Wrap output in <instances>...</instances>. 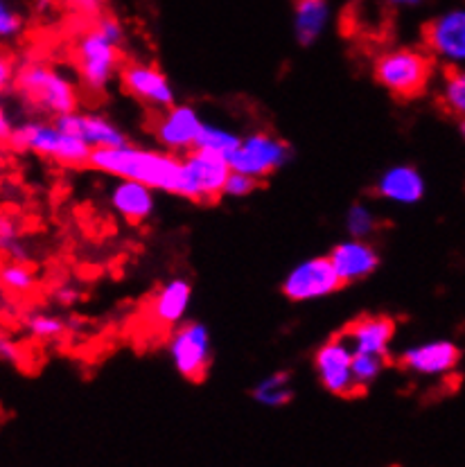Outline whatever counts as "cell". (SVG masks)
I'll return each mask as SVG.
<instances>
[{
    "label": "cell",
    "instance_id": "6da1fadb",
    "mask_svg": "<svg viewBox=\"0 0 465 467\" xmlns=\"http://www.w3.org/2000/svg\"><path fill=\"white\" fill-rule=\"evenodd\" d=\"M93 170L113 179H129L139 183L150 185L156 192L174 194L179 192V181H181V159L170 151L145 150L125 142L111 150H93L91 154Z\"/></svg>",
    "mask_w": 465,
    "mask_h": 467
},
{
    "label": "cell",
    "instance_id": "7a4b0ae2",
    "mask_svg": "<svg viewBox=\"0 0 465 467\" xmlns=\"http://www.w3.org/2000/svg\"><path fill=\"white\" fill-rule=\"evenodd\" d=\"M18 98L30 111L50 116L52 120L78 111L79 93L73 79L46 61H26L14 75Z\"/></svg>",
    "mask_w": 465,
    "mask_h": 467
},
{
    "label": "cell",
    "instance_id": "3957f363",
    "mask_svg": "<svg viewBox=\"0 0 465 467\" xmlns=\"http://www.w3.org/2000/svg\"><path fill=\"white\" fill-rule=\"evenodd\" d=\"M373 78L393 98H420L434 78V57L418 47H391L375 59Z\"/></svg>",
    "mask_w": 465,
    "mask_h": 467
},
{
    "label": "cell",
    "instance_id": "277c9868",
    "mask_svg": "<svg viewBox=\"0 0 465 467\" xmlns=\"http://www.w3.org/2000/svg\"><path fill=\"white\" fill-rule=\"evenodd\" d=\"M120 43L111 41L95 23L75 39L73 59L82 88L91 95H102L113 79L120 78Z\"/></svg>",
    "mask_w": 465,
    "mask_h": 467
},
{
    "label": "cell",
    "instance_id": "5b68a950",
    "mask_svg": "<svg viewBox=\"0 0 465 467\" xmlns=\"http://www.w3.org/2000/svg\"><path fill=\"white\" fill-rule=\"evenodd\" d=\"M16 150L32 151L36 156L55 161L59 165H68V168H82V165L91 163L93 150L82 140V138L66 133L52 122L44 120H27L23 125L12 129L9 136Z\"/></svg>",
    "mask_w": 465,
    "mask_h": 467
},
{
    "label": "cell",
    "instance_id": "8992f818",
    "mask_svg": "<svg viewBox=\"0 0 465 467\" xmlns=\"http://www.w3.org/2000/svg\"><path fill=\"white\" fill-rule=\"evenodd\" d=\"M231 165L224 156L212 151L192 150L181 156V181H179L177 197L192 203H212L224 194L226 179Z\"/></svg>",
    "mask_w": 465,
    "mask_h": 467
},
{
    "label": "cell",
    "instance_id": "52a82bcc",
    "mask_svg": "<svg viewBox=\"0 0 465 467\" xmlns=\"http://www.w3.org/2000/svg\"><path fill=\"white\" fill-rule=\"evenodd\" d=\"M168 355L183 379L202 382L212 364L211 330L199 321H183L170 335Z\"/></svg>",
    "mask_w": 465,
    "mask_h": 467
},
{
    "label": "cell",
    "instance_id": "ba28073f",
    "mask_svg": "<svg viewBox=\"0 0 465 467\" xmlns=\"http://www.w3.org/2000/svg\"><path fill=\"white\" fill-rule=\"evenodd\" d=\"M292 161V147L272 131H253L242 138L240 147L232 151L229 165L232 171H242L263 181L274 171L283 170Z\"/></svg>",
    "mask_w": 465,
    "mask_h": 467
},
{
    "label": "cell",
    "instance_id": "9c48e42d",
    "mask_svg": "<svg viewBox=\"0 0 465 467\" xmlns=\"http://www.w3.org/2000/svg\"><path fill=\"white\" fill-rule=\"evenodd\" d=\"M344 287V283L336 275L327 255H315L298 262L284 275L280 292L292 303H312V300H324L336 294Z\"/></svg>",
    "mask_w": 465,
    "mask_h": 467
},
{
    "label": "cell",
    "instance_id": "30bf717a",
    "mask_svg": "<svg viewBox=\"0 0 465 467\" xmlns=\"http://www.w3.org/2000/svg\"><path fill=\"white\" fill-rule=\"evenodd\" d=\"M353 348L341 335L321 343L315 352V370L319 384L336 398H357L362 395L353 375Z\"/></svg>",
    "mask_w": 465,
    "mask_h": 467
},
{
    "label": "cell",
    "instance_id": "8fae6325",
    "mask_svg": "<svg viewBox=\"0 0 465 467\" xmlns=\"http://www.w3.org/2000/svg\"><path fill=\"white\" fill-rule=\"evenodd\" d=\"M120 86L129 98L150 109L151 113L165 111V109L177 104L174 86L168 75L154 64L147 61H127L120 70Z\"/></svg>",
    "mask_w": 465,
    "mask_h": 467
},
{
    "label": "cell",
    "instance_id": "7c38bea8",
    "mask_svg": "<svg viewBox=\"0 0 465 467\" xmlns=\"http://www.w3.org/2000/svg\"><path fill=\"white\" fill-rule=\"evenodd\" d=\"M425 50L448 68H465V7L431 18L422 30Z\"/></svg>",
    "mask_w": 465,
    "mask_h": 467
},
{
    "label": "cell",
    "instance_id": "4fadbf2b",
    "mask_svg": "<svg viewBox=\"0 0 465 467\" xmlns=\"http://www.w3.org/2000/svg\"><path fill=\"white\" fill-rule=\"evenodd\" d=\"M203 120L199 118L197 109L190 104H174L165 111H156L151 118L150 131L159 147L170 154H190L197 145L199 131H202Z\"/></svg>",
    "mask_w": 465,
    "mask_h": 467
},
{
    "label": "cell",
    "instance_id": "5bb4252c",
    "mask_svg": "<svg viewBox=\"0 0 465 467\" xmlns=\"http://www.w3.org/2000/svg\"><path fill=\"white\" fill-rule=\"evenodd\" d=\"M400 366L407 373L420 378H443L461 361V348L450 339H431L407 348L400 355Z\"/></svg>",
    "mask_w": 465,
    "mask_h": 467
},
{
    "label": "cell",
    "instance_id": "9a60e30c",
    "mask_svg": "<svg viewBox=\"0 0 465 467\" xmlns=\"http://www.w3.org/2000/svg\"><path fill=\"white\" fill-rule=\"evenodd\" d=\"M327 257L344 287L371 278L382 265V255L371 240H353V237L332 246Z\"/></svg>",
    "mask_w": 465,
    "mask_h": 467
},
{
    "label": "cell",
    "instance_id": "2e32d148",
    "mask_svg": "<svg viewBox=\"0 0 465 467\" xmlns=\"http://www.w3.org/2000/svg\"><path fill=\"white\" fill-rule=\"evenodd\" d=\"M341 337L357 355L388 357L393 337H396V321L384 314H364L350 321Z\"/></svg>",
    "mask_w": 465,
    "mask_h": 467
},
{
    "label": "cell",
    "instance_id": "e0dca14e",
    "mask_svg": "<svg viewBox=\"0 0 465 467\" xmlns=\"http://www.w3.org/2000/svg\"><path fill=\"white\" fill-rule=\"evenodd\" d=\"M373 190L379 199H384L388 203H396V206H416L425 197L427 183L418 168H414L409 163H398L387 168L377 176Z\"/></svg>",
    "mask_w": 465,
    "mask_h": 467
},
{
    "label": "cell",
    "instance_id": "ac0fdd59",
    "mask_svg": "<svg viewBox=\"0 0 465 467\" xmlns=\"http://www.w3.org/2000/svg\"><path fill=\"white\" fill-rule=\"evenodd\" d=\"M55 125L64 129L66 133L82 138L91 150H111L127 142V136L122 129L113 125L108 118L95 116V113H66V116L55 118Z\"/></svg>",
    "mask_w": 465,
    "mask_h": 467
},
{
    "label": "cell",
    "instance_id": "d6986e66",
    "mask_svg": "<svg viewBox=\"0 0 465 467\" xmlns=\"http://www.w3.org/2000/svg\"><path fill=\"white\" fill-rule=\"evenodd\" d=\"M190 303H192V285L186 278H170L160 285L151 296L150 314L151 321L159 327H177L186 321Z\"/></svg>",
    "mask_w": 465,
    "mask_h": 467
},
{
    "label": "cell",
    "instance_id": "ffe728a7",
    "mask_svg": "<svg viewBox=\"0 0 465 467\" xmlns=\"http://www.w3.org/2000/svg\"><path fill=\"white\" fill-rule=\"evenodd\" d=\"M108 203L129 223H142L156 211V190L139 181L118 179L108 192Z\"/></svg>",
    "mask_w": 465,
    "mask_h": 467
},
{
    "label": "cell",
    "instance_id": "44dd1931",
    "mask_svg": "<svg viewBox=\"0 0 465 467\" xmlns=\"http://www.w3.org/2000/svg\"><path fill=\"white\" fill-rule=\"evenodd\" d=\"M327 21H330L327 0H296V5H294V36H296L298 46H315L324 36Z\"/></svg>",
    "mask_w": 465,
    "mask_h": 467
},
{
    "label": "cell",
    "instance_id": "7402d4cb",
    "mask_svg": "<svg viewBox=\"0 0 465 467\" xmlns=\"http://www.w3.org/2000/svg\"><path fill=\"white\" fill-rule=\"evenodd\" d=\"M253 400L267 409L287 407L294 400V386L292 373L289 370H274V373L264 375L258 384L251 390Z\"/></svg>",
    "mask_w": 465,
    "mask_h": 467
},
{
    "label": "cell",
    "instance_id": "603a6c76",
    "mask_svg": "<svg viewBox=\"0 0 465 467\" xmlns=\"http://www.w3.org/2000/svg\"><path fill=\"white\" fill-rule=\"evenodd\" d=\"M240 142H242V138L237 136L235 131H231L229 127L215 125V122H203L194 150L212 151V154L224 156V159L229 161L232 156V151L240 147Z\"/></svg>",
    "mask_w": 465,
    "mask_h": 467
},
{
    "label": "cell",
    "instance_id": "cb8c5ba5",
    "mask_svg": "<svg viewBox=\"0 0 465 467\" xmlns=\"http://www.w3.org/2000/svg\"><path fill=\"white\" fill-rule=\"evenodd\" d=\"M439 104L450 116L465 118V68H448L439 88Z\"/></svg>",
    "mask_w": 465,
    "mask_h": 467
},
{
    "label": "cell",
    "instance_id": "d4e9b609",
    "mask_svg": "<svg viewBox=\"0 0 465 467\" xmlns=\"http://www.w3.org/2000/svg\"><path fill=\"white\" fill-rule=\"evenodd\" d=\"M344 226L348 237H353V240H371L379 228V217L371 206L357 202L346 211Z\"/></svg>",
    "mask_w": 465,
    "mask_h": 467
},
{
    "label": "cell",
    "instance_id": "484cf974",
    "mask_svg": "<svg viewBox=\"0 0 465 467\" xmlns=\"http://www.w3.org/2000/svg\"><path fill=\"white\" fill-rule=\"evenodd\" d=\"M0 285L16 296H26L36 287V275L26 262H5L0 266Z\"/></svg>",
    "mask_w": 465,
    "mask_h": 467
},
{
    "label": "cell",
    "instance_id": "4316f807",
    "mask_svg": "<svg viewBox=\"0 0 465 467\" xmlns=\"http://www.w3.org/2000/svg\"><path fill=\"white\" fill-rule=\"evenodd\" d=\"M0 254L9 255L16 262L27 260V249L21 240V226L14 214L3 211H0Z\"/></svg>",
    "mask_w": 465,
    "mask_h": 467
},
{
    "label": "cell",
    "instance_id": "83f0119b",
    "mask_svg": "<svg viewBox=\"0 0 465 467\" xmlns=\"http://www.w3.org/2000/svg\"><path fill=\"white\" fill-rule=\"evenodd\" d=\"M388 357H377V355H353V375L355 382H357L362 393H367L371 386L382 378V373L387 370Z\"/></svg>",
    "mask_w": 465,
    "mask_h": 467
},
{
    "label": "cell",
    "instance_id": "f1b7e54d",
    "mask_svg": "<svg viewBox=\"0 0 465 467\" xmlns=\"http://www.w3.org/2000/svg\"><path fill=\"white\" fill-rule=\"evenodd\" d=\"M26 330L30 332L35 339L41 341H55L59 337L66 335V321H61L59 317L55 314H46V312H32L27 314L26 318Z\"/></svg>",
    "mask_w": 465,
    "mask_h": 467
},
{
    "label": "cell",
    "instance_id": "f546056e",
    "mask_svg": "<svg viewBox=\"0 0 465 467\" xmlns=\"http://www.w3.org/2000/svg\"><path fill=\"white\" fill-rule=\"evenodd\" d=\"M258 188H260L258 179H253V176L249 174H242V171L231 170L229 179H226V185H224V194L231 199H246L251 197Z\"/></svg>",
    "mask_w": 465,
    "mask_h": 467
},
{
    "label": "cell",
    "instance_id": "4dcf8cb0",
    "mask_svg": "<svg viewBox=\"0 0 465 467\" xmlns=\"http://www.w3.org/2000/svg\"><path fill=\"white\" fill-rule=\"evenodd\" d=\"M21 16L7 5V0H0V39H12L21 32Z\"/></svg>",
    "mask_w": 465,
    "mask_h": 467
},
{
    "label": "cell",
    "instance_id": "1f68e13d",
    "mask_svg": "<svg viewBox=\"0 0 465 467\" xmlns=\"http://www.w3.org/2000/svg\"><path fill=\"white\" fill-rule=\"evenodd\" d=\"M66 3H68V7L73 9V12L82 14V16L95 18L102 14L107 0H66Z\"/></svg>",
    "mask_w": 465,
    "mask_h": 467
},
{
    "label": "cell",
    "instance_id": "d6a6232c",
    "mask_svg": "<svg viewBox=\"0 0 465 467\" xmlns=\"http://www.w3.org/2000/svg\"><path fill=\"white\" fill-rule=\"evenodd\" d=\"M82 298V292H79L78 287H73V285H59V287L52 292V300H55L57 305H61V307H73L78 300Z\"/></svg>",
    "mask_w": 465,
    "mask_h": 467
},
{
    "label": "cell",
    "instance_id": "836d02e7",
    "mask_svg": "<svg viewBox=\"0 0 465 467\" xmlns=\"http://www.w3.org/2000/svg\"><path fill=\"white\" fill-rule=\"evenodd\" d=\"M0 359L7 364H21V348L9 339H0Z\"/></svg>",
    "mask_w": 465,
    "mask_h": 467
},
{
    "label": "cell",
    "instance_id": "e575fe53",
    "mask_svg": "<svg viewBox=\"0 0 465 467\" xmlns=\"http://www.w3.org/2000/svg\"><path fill=\"white\" fill-rule=\"evenodd\" d=\"M14 79V68L5 55H0V90L5 88Z\"/></svg>",
    "mask_w": 465,
    "mask_h": 467
},
{
    "label": "cell",
    "instance_id": "d590c367",
    "mask_svg": "<svg viewBox=\"0 0 465 467\" xmlns=\"http://www.w3.org/2000/svg\"><path fill=\"white\" fill-rule=\"evenodd\" d=\"M12 125H9V118L5 116V109L3 104H0V140H9V136H12Z\"/></svg>",
    "mask_w": 465,
    "mask_h": 467
},
{
    "label": "cell",
    "instance_id": "8d00e7d4",
    "mask_svg": "<svg viewBox=\"0 0 465 467\" xmlns=\"http://www.w3.org/2000/svg\"><path fill=\"white\" fill-rule=\"evenodd\" d=\"M391 7H418L422 0H384Z\"/></svg>",
    "mask_w": 465,
    "mask_h": 467
},
{
    "label": "cell",
    "instance_id": "74e56055",
    "mask_svg": "<svg viewBox=\"0 0 465 467\" xmlns=\"http://www.w3.org/2000/svg\"><path fill=\"white\" fill-rule=\"evenodd\" d=\"M459 131H461V138L465 140V118H461V122H459Z\"/></svg>",
    "mask_w": 465,
    "mask_h": 467
},
{
    "label": "cell",
    "instance_id": "f35d334b",
    "mask_svg": "<svg viewBox=\"0 0 465 467\" xmlns=\"http://www.w3.org/2000/svg\"><path fill=\"white\" fill-rule=\"evenodd\" d=\"M0 339H3V327H0Z\"/></svg>",
    "mask_w": 465,
    "mask_h": 467
}]
</instances>
